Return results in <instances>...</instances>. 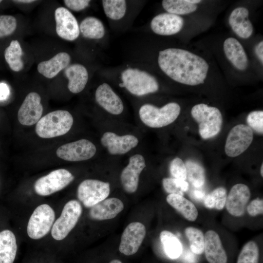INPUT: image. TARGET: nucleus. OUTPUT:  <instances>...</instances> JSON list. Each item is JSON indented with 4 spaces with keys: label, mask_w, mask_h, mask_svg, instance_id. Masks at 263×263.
<instances>
[{
    "label": "nucleus",
    "mask_w": 263,
    "mask_h": 263,
    "mask_svg": "<svg viewBox=\"0 0 263 263\" xmlns=\"http://www.w3.org/2000/svg\"><path fill=\"white\" fill-rule=\"evenodd\" d=\"M159 66L168 76L179 83L195 86L204 82L209 68L202 57L188 51L168 48L161 51Z\"/></svg>",
    "instance_id": "nucleus-1"
},
{
    "label": "nucleus",
    "mask_w": 263,
    "mask_h": 263,
    "mask_svg": "<svg viewBox=\"0 0 263 263\" xmlns=\"http://www.w3.org/2000/svg\"><path fill=\"white\" fill-rule=\"evenodd\" d=\"M74 119L67 111L56 110L41 117L36 126L37 135L43 138H51L67 133L71 129Z\"/></svg>",
    "instance_id": "nucleus-2"
},
{
    "label": "nucleus",
    "mask_w": 263,
    "mask_h": 263,
    "mask_svg": "<svg viewBox=\"0 0 263 263\" xmlns=\"http://www.w3.org/2000/svg\"><path fill=\"white\" fill-rule=\"evenodd\" d=\"M191 114L198 123L199 132L202 138H212L220 132L223 117L221 112L216 107L204 103L198 104L192 108Z\"/></svg>",
    "instance_id": "nucleus-3"
},
{
    "label": "nucleus",
    "mask_w": 263,
    "mask_h": 263,
    "mask_svg": "<svg viewBox=\"0 0 263 263\" xmlns=\"http://www.w3.org/2000/svg\"><path fill=\"white\" fill-rule=\"evenodd\" d=\"M181 108L175 102L169 103L161 108L149 104L142 105L139 110L142 122L153 128H162L173 122L178 117Z\"/></svg>",
    "instance_id": "nucleus-4"
},
{
    "label": "nucleus",
    "mask_w": 263,
    "mask_h": 263,
    "mask_svg": "<svg viewBox=\"0 0 263 263\" xmlns=\"http://www.w3.org/2000/svg\"><path fill=\"white\" fill-rule=\"evenodd\" d=\"M122 82L120 87H125L130 93L137 96L153 93L159 89L154 77L137 69L128 68L121 74Z\"/></svg>",
    "instance_id": "nucleus-5"
},
{
    "label": "nucleus",
    "mask_w": 263,
    "mask_h": 263,
    "mask_svg": "<svg viewBox=\"0 0 263 263\" xmlns=\"http://www.w3.org/2000/svg\"><path fill=\"white\" fill-rule=\"evenodd\" d=\"M80 203L75 200L68 201L64 206L60 217L51 229L52 237L57 241L64 239L74 228L82 213Z\"/></svg>",
    "instance_id": "nucleus-6"
},
{
    "label": "nucleus",
    "mask_w": 263,
    "mask_h": 263,
    "mask_svg": "<svg viewBox=\"0 0 263 263\" xmlns=\"http://www.w3.org/2000/svg\"><path fill=\"white\" fill-rule=\"evenodd\" d=\"M55 219V212L49 205H39L34 210L29 220L27 227L28 236L35 240L43 237L50 230Z\"/></svg>",
    "instance_id": "nucleus-7"
},
{
    "label": "nucleus",
    "mask_w": 263,
    "mask_h": 263,
    "mask_svg": "<svg viewBox=\"0 0 263 263\" xmlns=\"http://www.w3.org/2000/svg\"><path fill=\"white\" fill-rule=\"evenodd\" d=\"M74 179V176L69 171L58 169L38 179L34 184V189L38 195L48 196L62 190Z\"/></svg>",
    "instance_id": "nucleus-8"
},
{
    "label": "nucleus",
    "mask_w": 263,
    "mask_h": 263,
    "mask_svg": "<svg viewBox=\"0 0 263 263\" xmlns=\"http://www.w3.org/2000/svg\"><path fill=\"white\" fill-rule=\"evenodd\" d=\"M110 191L108 182L95 179H86L78 186L77 197L86 207H92L106 199Z\"/></svg>",
    "instance_id": "nucleus-9"
},
{
    "label": "nucleus",
    "mask_w": 263,
    "mask_h": 263,
    "mask_svg": "<svg viewBox=\"0 0 263 263\" xmlns=\"http://www.w3.org/2000/svg\"><path fill=\"white\" fill-rule=\"evenodd\" d=\"M253 139L252 130L244 124H239L229 131L225 142L226 154L231 157H236L247 150Z\"/></svg>",
    "instance_id": "nucleus-10"
},
{
    "label": "nucleus",
    "mask_w": 263,
    "mask_h": 263,
    "mask_svg": "<svg viewBox=\"0 0 263 263\" xmlns=\"http://www.w3.org/2000/svg\"><path fill=\"white\" fill-rule=\"evenodd\" d=\"M95 146L90 141L82 139L60 146L56 151L60 158L71 162L87 160L95 154Z\"/></svg>",
    "instance_id": "nucleus-11"
},
{
    "label": "nucleus",
    "mask_w": 263,
    "mask_h": 263,
    "mask_svg": "<svg viewBox=\"0 0 263 263\" xmlns=\"http://www.w3.org/2000/svg\"><path fill=\"white\" fill-rule=\"evenodd\" d=\"M145 225L134 222L129 224L123 232L119 246V251L126 256L135 254L146 235Z\"/></svg>",
    "instance_id": "nucleus-12"
},
{
    "label": "nucleus",
    "mask_w": 263,
    "mask_h": 263,
    "mask_svg": "<svg viewBox=\"0 0 263 263\" xmlns=\"http://www.w3.org/2000/svg\"><path fill=\"white\" fill-rule=\"evenodd\" d=\"M56 32L61 38L73 41L80 33L79 27L76 18L67 8L59 7L55 12Z\"/></svg>",
    "instance_id": "nucleus-13"
},
{
    "label": "nucleus",
    "mask_w": 263,
    "mask_h": 263,
    "mask_svg": "<svg viewBox=\"0 0 263 263\" xmlns=\"http://www.w3.org/2000/svg\"><path fill=\"white\" fill-rule=\"evenodd\" d=\"M43 110L40 95L36 92H31L26 95L18 111V120L22 125H34L41 118Z\"/></svg>",
    "instance_id": "nucleus-14"
},
{
    "label": "nucleus",
    "mask_w": 263,
    "mask_h": 263,
    "mask_svg": "<svg viewBox=\"0 0 263 263\" xmlns=\"http://www.w3.org/2000/svg\"><path fill=\"white\" fill-rule=\"evenodd\" d=\"M145 167V160L141 154H135L130 157L128 164L123 169L120 176L121 184L125 191L132 193L136 191L139 175Z\"/></svg>",
    "instance_id": "nucleus-15"
},
{
    "label": "nucleus",
    "mask_w": 263,
    "mask_h": 263,
    "mask_svg": "<svg viewBox=\"0 0 263 263\" xmlns=\"http://www.w3.org/2000/svg\"><path fill=\"white\" fill-rule=\"evenodd\" d=\"M100 141L102 145L112 155L125 154L136 147L139 142L138 138L133 135L119 136L111 132H105Z\"/></svg>",
    "instance_id": "nucleus-16"
},
{
    "label": "nucleus",
    "mask_w": 263,
    "mask_h": 263,
    "mask_svg": "<svg viewBox=\"0 0 263 263\" xmlns=\"http://www.w3.org/2000/svg\"><path fill=\"white\" fill-rule=\"evenodd\" d=\"M250 197V189L246 185L237 184L233 186L225 201V205L228 213L236 217L243 215Z\"/></svg>",
    "instance_id": "nucleus-17"
},
{
    "label": "nucleus",
    "mask_w": 263,
    "mask_h": 263,
    "mask_svg": "<svg viewBox=\"0 0 263 263\" xmlns=\"http://www.w3.org/2000/svg\"><path fill=\"white\" fill-rule=\"evenodd\" d=\"M184 19L180 16L169 13H161L153 18L150 27L154 33L170 36L178 33L183 28Z\"/></svg>",
    "instance_id": "nucleus-18"
},
{
    "label": "nucleus",
    "mask_w": 263,
    "mask_h": 263,
    "mask_svg": "<svg viewBox=\"0 0 263 263\" xmlns=\"http://www.w3.org/2000/svg\"><path fill=\"white\" fill-rule=\"evenodd\" d=\"M95 98L98 105L111 114L118 115L123 111L122 101L107 83H104L97 87Z\"/></svg>",
    "instance_id": "nucleus-19"
},
{
    "label": "nucleus",
    "mask_w": 263,
    "mask_h": 263,
    "mask_svg": "<svg viewBox=\"0 0 263 263\" xmlns=\"http://www.w3.org/2000/svg\"><path fill=\"white\" fill-rule=\"evenodd\" d=\"M204 251L209 263H227L226 252L219 236L213 230H208L205 234Z\"/></svg>",
    "instance_id": "nucleus-20"
},
{
    "label": "nucleus",
    "mask_w": 263,
    "mask_h": 263,
    "mask_svg": "<svg viewBox=\"0 0 263 263\" xmlns=\"http://www.w3.org/2000/svg\"><path fill=\"white\" fill-rule=\"evenodd\" d=\"M124 208L123 202L116 198L105 199L91 207V218L95 220H105L115 217Z\"/></svg>",
    "instance_id": "nucleus-21"
},
{
    "label": "nucleus",
    "mask_w": 263,
    "mask_h": 263,
    "mask_svg": "<svg viewBox=\"0 0 263 263\" xmlns=\"http://www.w3.org/2000/svg\"><path fill=\"white\" fill-rule=\"evenodd\" d=\"M249 12L244 7H238L231 13L229 23L233 32L239 37L246 39L253 33V25L248 19Z\"/></svg>",
    "instance_id": "nucleus-22"
},
{
    "label": "nucleus",
    "mask_w": 263,
    "mask_h": 263,
    "mask_svg": "<svg viewBox=\"0 0 263 263\" xmlns=\"http://www.w3.org/2000/svg\"><path fill=\"white\" fill-rule=\"evenodd\" d=\"M226 58L238 70H245L248 65L246 53L240 42L234 38H228L223 45Z\"/></svg>",
    "instance_id": "nucleus-23"
},
{
    "label": "nucleus",
    "mask_w": 263,
    "mask_h": 263,
    "mask_svg": "<svg viewBox=\"0 0 263 263\" xmlns=\"http://www.w3.org/2000/svg\"><path fill=\"white\" fill-rule=\"evenodd\" d=\"M71 61L70 56L66 52H60L51 59L40 62L38 65V72L44 77L52 78L61 70L66 69Z\"/></svg>",
    "instance_id": "nucleus-24"
},
{
    "label": "nucleus",
    "mask_w": 263,
    "mask_h": 263,
    "mask_svg": "<svg viewBox=\"0 0 263 263\" xmlns=\"http://www.w3.org/2000/svg\"><path fill=\"white\" fill-rule=\"evenodd\" d=\"M64 73L68 79V88L71 93L77 94L83 90L88 80V73L83 65H69L65 69Z\"/></svg>",
    "instance_id": "nucleus-25"
},
{
    "label": "nucleus",
    "mask_w": 263,
    "mask_h": 263,
    "mask_svg": "<svg viewBox=\"0 0 263 263\" xmlns=\"http://www.w3.org/2000/svg\"><path fill=\"white\" fill-rule=\"evenodd\" d=\"M17 249L16 238L13 232L9 230L0 232V263H13Z\"/></svg>",
    "instance_id": "nucleus-26"
},
{
    "label": "nucleus",
    "mask_w": 263,
    "mask_h": 263,
    "mask_svg": "<svg viewBox=\"0 0 263 263\" xmlns=\"http://www.w3.org/2000/svg\"><path fill=\"white\" fill-rule=\"evenodd\" d=\"M166 200L188 220L194 221L196 219L198 213L196 207L183 196L177 194H169L167 196Z\"/></svg>",
    "instance_id": "nucleus-27"
},
{
    "label": "nucleus",
    "mask_w": 263,
    "mask_h": 263,
    "mask_svg": "<svg viewBox=\"0 0 263 263\" xmlns=\"http://www.w3.org/2000/svg\"><path fill=\"white\" fill-rule=\"evenodd\" d=\"M79 30L84 37L90 39H100L105 35L102 22L94 17L85 18L80 24Z\"/></svg>",
    "instance_id": "nucleus-28"
},
{
    "label": "nucleus",
    "mask_w": 263,
    "mask_h": 263,
    "mask_svg": "<svg viewBox=\"0 0 263 263\" xmlns=\"http://www.w3.org/2000/svg\"><path fill=\"white\" fill-rule=\"evenodd\" d=\"M160 239L168 257L175 259L180 256L183 251L182 245L174 234L169 231L163 230L160 234Z\"/></svg>",
    "instance_id": "nucleus-29"
},
{
    "label": "nucleus",
    "mask_w": 263,
    "mask_h": 263,
    "mask_svg": "<svg viewBox=\"0 0 263 263\" xmlns=\"http://www.w3.org/2000/svg\"><path fill=\"white\" fill-rule=\"evenodd\" d=\"M22 56V50L19 42L17 40H12L4 51L5 59L11 70L19 72L23 69Z\"/></svg>",
    "instance_id": "nucleus-30"
},
{
    "label": "nucleus",
    "mask_w": 263,
    "mask_h": 263,
    "mask_svg": "<svg viewBox=\"0 0 263 263\" xmlns=\"http://www.w3.org/2000/svg\"><path fill=\"white\" fill-rule=\"evenodd\" d=\"M187 178L195 188H200L205 182V171L203 167L198 162L188 160L186 162Z\"/></svg>",
    "instance_id": "nucleus-31"
},
{
    "label": "nucleus",
    "mask_w": 263,
    "mask_h": 263,
    "mask_svg": "<svg viewBox=\"0 0 263 263\" xmlns=\"http://www.w3.org/2000/svg\"><path fill=\"white\" fill-rule=\"evenodd\" d=\"M162 6L168 13L178 16L192 13L197 8L196 4L190 3L188 0H164Z\"/></svg>",
    "instance_id": "nucleus-32"
},
{
    "label": "nucleus",
    "mask_w": 263,
    "mask_h": 263,
    "mask_svg": "<svg viewBox=\"0 0 263 263\" xmlns=\"http://www.w3.org/2000/svg\"><path fill=\"white\" fill-rule=\"evenodd\" d=\"M104 11L109 18L113 20L122 19L126 11V2L124 0H103Z\"/></svg>",
    "instance_id": "nucleus-33"
},
{
    "label": "nucleus",
    "mask_w": 263,
    "mask_h": 263,
    "mask_svg": "<svg viewBox=\"0 0 263 263\" xmlns=\"http://www.w3.org/2000/svg\"><path fill=\"white\" fill-rule=\"evenodd\" d=\"M185 232L189 240L191 252L195 254H201L204 252L205 243V236L203 232L193 227L186 228Z\"/></svg>",
    "instance_id": "nucleus-34"
},
{
    "label": "nucleus",
    "mask_w": 263,
    "mask_h": 263,
    "mask_svg": "<svg viewBox=\"0 0 263 263\" xmlns=\"http://www.w3.org/2000/svg\"><path fill=\"white\" fill-rule=\"evenodd\" d=\"M226 191L223 187H219L214 189L205 198L204 205L209 208L222 209L225 205Z\"/></svg>",
    "instance_id": "nucleus-35"
},
{
    "label": "nucleus",
    "mask_w": 263,
    "mask_h": 263,
    "mask_svg": "<svg viewBox=\"0 0 263 263\" xmlns=\"http://www.w3.org/2000/svg\"><path fill=\"white\" fill-rule=\"evenodd\" d=\"M259 248L254 241H249L244 245L238 257L237 263H258Z\"/></svg>",
    "instance_id": "nucleus-36"
},
{
    "label": "nucleus",
    "mask_w": 263,
    "mask_h": 263,
    "mask_svg": "<svg viewBox=\"0 0 263 263\" xmlns=\"http://www.w3.org/2000/svg\"><path fill=\"white\" fill-rule=\"evenodd\" d=\"M163 188L169 194H177L183 195V193L188 190V184L185 180L174 178H165L162 180Z\"/></svg>",
    "instance_id": "nucleus-37"
},
{
    "label": "nucleus",
    "mask_w": 263,
    "mask_h": 263,
    "mask_svg": "<svg viewBox=\"0 0 263 263\" xmlns=\"http://www.w3.org/2000/svg\"><path fill=\"white\" fill-rule=\"evenodd\" d=\"M17 19L10 15L0 16V38L13 34L17 28Z\"/></svg>",
    "instance_id": "nucleus-38"
},
{
    "label": "nucleus",
    "mask_w": 263,
    "mask_h": 263,
    "mask_svg": "<svg viewBox=\"0 0 263 263\" xmlns=\"http://www.w3.org/2000/svg\"><path fill=\"white\" fill-rule=\"evenodd\" d=\"M169 171L174 178L183 180L187 179L185 164L179 157H176L171 161L169 166Z\"/></svg>",
    "instance_id": "nucleus-39"
},
{
    "label": "nucleus",
    "mask_w": 263,
    "mask_h": 263,
    "mask_svg": "<svg viewBox=\"0 0 263 263\" xmlns=\"http://www.w3.org/2000/svg\"><path fill=\"white\" fill-rule=\"evenodd\" d=\"M246 121L249 127L256 132L263 134V112L255 111L250 112L247 116Z\"/></svg>",
    "instance_id": "nucleus-40"
},
{
    "label": "nucleus",
    "mask_w": 263,
    "mask_h": 263,
    "mask_svg": "<svg viewBox=\"0 0 263 263\" xmlns=\"http://www.w3.org/2000/svg\"><path fill=\"white\" fill-rule=\"evenodd\" d=\"M248 213L251 216L263 214V201L259 199L252 201L246 208Z\"/></svg>",
    "instance_id": "nucleus-41"
},
{
    "label": "nucleus",
    "mask_w": 263,
    "mask_h": 263,
    "mask_svg": "<svg viewBox=\"0 0 263 263\" xmlns=\"http://www.w3.org/2000/svg\"><path fill=\"white\" fill-rule=\"evenodd\" d=\"M88 0H65L64 3L69 9L79 11L87 7L90 2Z\"/></svg>",
    "instance_id": "nucleus-42"
},
{
    "label": "nucleus",
    "mask_w": 263,
    "mask_h": 263,
    "mask_svg": "<svg viewBox=\"0 0 263 263\" xmlns=\"http://www.w3.org/2000/svg\"><path fill=\"white\" fill-rule=\"evenodd\" d=\"M9 95L8 86L3 83H0V100H5Z\"/></svg>",
    "instance_id": "nucleus-43"
},
{
    "label": "nucleus",
    "mask_w": 263,
    "mask_h": 263,
    "mask_svg": "<svg viewBox=\"0 0 263 263\" xmlns=\"http://www.w3.org/2000/svg\"><path fill=\"white\" fill-rule=\"evenodd\" d=\"M255 52L259 59L263 63V41H260L255 48Z\"/></svg>",
    "instance_id": "nucleus-44"
},
{
    "label": "nucleus",
    "mask_w": 263,
    "mask_h": 263,
    "mask_svg": "<svg viewBox=\"0 0 263 263\" xmlns=\"http://www.w3.org/2000/svg\"><path fill=\"white\" fill-rule=\"evenodd\" d=\"M194 253L192 252L188 251L186 252L184 257L185 261L188 263H192L195 261Z\"/></svg>",
    "instance_id": "nucleus-45"
},
{
    "label": "nucleus",
    "mask_w": 263,
    "mask_h": 263,
    "mask_svg": "<svg viewBox=\"0 0 263 263\" xmlns=\"http://www.w3.org/2000/svg\"><path fill=\"white\" fill-rule=\"evenodd\" d=\"M194 196L196 199L200 200L204 198L205 193L202 190H195L194 191Z\"/></svg>",
    "instance_id": "nucleus-46"
},
{
    "label": "nucleus",
    "mask_w": 263,
    "mask_h": 263,
    "mask_svg": "<svg viewBox=\"0 0 263 263\" xmlns=\"http://www.w3.org/2000/svg\"><path fill=\"white\" fill-rule=\"evenodd\" d=\"M13 1L18 2V3H32V2H34V1H35V0H14Z\"/></svg>",
    "instance_id": "nucleus-47"
},
{
    "label": "nucleus",
    "mask_w": 263,
    "mask_h": 263,
    "mask_svg": "<svg viewBox=\"0 0 263 263\" xmlns=\"http://www.w3.org/2000/svg\"><path fill=\"white\" fill-rule=\"evenodd\" d=\"M188 2L190 3L196 4V3H198L200 2H201V0H188Z\"/></svg>",
    "instance_id": "nucleus-48"
},
{
    "label": "nucleus",
    "mask_w": 263,
    "mask_h": 263,
    "mask_svg": "<svg viewBox=\"0 0 263 263\" xmlns=\"http://www.w3.org/2000/svg\"><path fill=\"white\" fill-rule=\"evenodd\" d=\"M109 263H122V262L118 259H114L110 262Z\"/></svg>",
    "instance_id": "nucleus-49"
},
{
    "label": "nucleus",
    "mask_w": 263,
    "mask_h": 263,
    "mask_svg": "<svg viewBox=\"0 0 263 263\" xmlns=\"http://www.w3.org/2000/svg\"><path fill=\"white\" fill-rule=\"evenodd\" d=\"M261 171V175L263 177V164H262V166H261V171Z\"/></svg>",
    "instance_id": "nucleus-50"
},
{
    "label": "nucleus",
    "mask_w": 263,
    "mask_h": 263,
    "mask_svg": "<svg viewBox=\"0 0 263 263\" xmlns=\"http://www.w3.org/2000/svg\"><path fill=\"white\" fill-rule=\"evenodd\" d=\"M2 1L1 0H0V3Z\"/></svg>",
    "instance_id": "nucleus-51"
}]
</instances>
